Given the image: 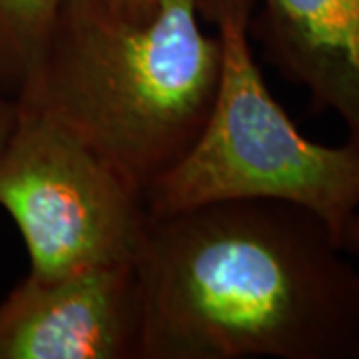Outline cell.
<instances>
[{
    "mask_svg": "<svg viewBox=\"0 0 359 359\" xmlns=\"http://www.w3.org/2000/svg\"><path fill=\"white\" fill-rule=\"evenodd\" d=\"M16 116H18L16 100L0 92V150L4 148L8 136L13 134L14 124H16Z\"/></svg>",
    "mask_w": 359,
    "mask_h": 359,
    "instance_id": "9",
    "label": "cell"
},
{
    "mask_svg": "<svg viewBox=\"0 0 359 359\" xmlns=\"http://www.w3.org/2000/svg\"><path fill=\"white\" fill-rule=\"evenodd\" d=\"M104 2H106L108 8H112L114 13L124 14V16H132V18H138V16L152 13L160 0H104Z\"/></svg>",
    "mask_w": 359,
    "mask_h": 359,
    "instance_id": "10",
    "label": "cell"
},
{
    "mask_svg": "<svg viewBox=\"0 0 359 359\" xmlns=\"http://www.w3.org/2000/svg\"><path fill=\"white\" fill-rule=\"evenodd\" d=\"M16 106L0 150V208L25 240L30 273L136 264L150 222L144 192L52 118Z\"/></svg>",
    "mask_w": 359,
    "mask_h": 359,
    "instance_id": "4",
    "label": "cell"
},
{
    "mask_svg": "<svg viewBox=\"0 0 359 359\" xmlns=\"http://www.w3.org/2000/svg\"><path fill=\"white\" fill-rule=\"evenodd\" d=\"M222 42L198 0L132 18L65 0L16 102L52 118L144 196L198 140L218 88Z\"/></svg>",
    "mask_w": 359,
    "mask_h": 359,
    "instance_id": "2",
    "label": "cell"
},
{
    "mask_svg": "<svg viewBox=\"0 0 359 359\" xmlns=\"http://www.w3.org/2000/svg\"><path fill=\"white\" fill-rule=\"evenodd\" d=\"M254 32L271 65L304 88L318 114H335L359 150V0H256Z\"/></svg>",
    "mask_w": 359,
    "mask_h": 359,
    "instance_id": "6",
    "label": "cell"
},
{
    "mask_svg": "<svg viewBox=\"0 0 359 359\" xmlns=\"http://www.w3.org/2000/svg\"><path fill=\"white\" fill-rule=\"evenodd\" d=\"M140 359H353L359 268L304 205L226 200L150 216Z\"/></svg>",
    "mask_w": 359,
    "mask_h": 359,
    "instance_id": "1",
    "label": "cell"
},
{
    "mask_svg": "<svg viewBox=\"0 0 359 359\" xmlns=\"http://www.w3.org/2000/svg\"><path fill=\"white\" fill-rule=\"evenodd\" d=\"M142 332L136 264L28 271L0 302V359H140Z\"/></svg>",
    "mask_w": 359,
    "mask_h": 359,
    "instance_id": "5",
    "label": "cell"
},
{
    "mask_svg": "<svg viewBox=\"0 0 359 359\" xmlns=\"http://www.w3.org/2000/svg\"><path fill=\"white\" fill-rule=\"evenodd\" d=\"M222 42L218 88L198 140L146 192L150 216L226 200H283L334 231L359 210V150L306 138L271 96L250 46L256 0H198Z\"/></svg>",
    "mask_w": 359,
    "mask_h": 359,
    "instance_id": "3",
    "label": "cell"
},
{
    "mask_svg": "<svg viewBox=\"0 0 359 359\" xmlns=\"http://www.w3.org/2000/svg\"><path fill=\"white\" fill-rule=\"evenodd\" d=\"M65 0H0V92L16 98Z\"/></svg>",
    "mask_w": 359,
    "mask_h": 359,
    "instance_id": "7",
    "label": "cell"
},
{
    "mask_svg": "<svg viewBox=\"0 0 359 359\" xmlns=\"http://www.w3.org/2000/svg\"><path fill=\"white\" fill-rule=\"evenodd\" d=\"M337 244L351 259L359 262V210L353 212L337 233Z\"/></svg>",
    "mask_w": 359,
    "mask_h": 359,
    "instance_id": "8",
    "label": "cell"
},
{
    "mask_svg": "<svg viewBox=\"0 0 359 359\" xmlns=\"http://www.w3.org/2000/svg\"><path fill=\"white\" fill-rule=\"evenodd\" d=\"M353 359H359V335H358V344H355V351H353Z\"/></svg>",
    "mask_w": 359,
    "mask_h": 359,
    "instance_id": "11",
    "label": "cell"
}]
</instances>
